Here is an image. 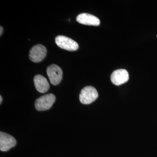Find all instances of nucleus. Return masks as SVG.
<instances>
[{
  "label": "nucleus",
  "instance_id": "39448f33",
  "mask_svg": "<svg viewBox=\"0 0 157 157\" xmlns=\"http://www.w3.org/2000/svg\"><path fill=\"white\" fill-rule=\"evenodd\" d=\"M47 51L44 45L37 44L34 45L30 51L29 58L33 62H41L46 56Z\"/></svg>",
  "mask_w": 157,
  "mask_h": 157
},
{
  "label": "nucleus",
  "instance_id": "423d86ee",
  "mask_svg": "<svg viewBox=\"0 0 157 157\" xmlns=\"http://www.w3.org/2000/svg\"><path fill=\"white\" fill-rule=\"evenodd\" d=\"M129 79V73L124 69H120L113 71L111 76V80L112 83L116 86L124 84L126 83Z\"/></svg>",
  "mask_w": 157,
  "mask_h": 157
},
{
  "label": "nucleus",
  "instance_id": "0eeeda50",
  "mask_svg": "<svg viewBox=\"0 0 157 157\" xmlns=\"http://www.w3.org/2000/svg\"><path fill=\"white\" fill-rule=\"evenodd\" d=\"M17 141L13 137L4 132L0 133V150L7 151L15 146Z\"/></svg>",
  "mask_w": 157,
  "mask_h": 157
},
{
  "label": "nucleus",
  "instance_id": "9d476101",
  "mask_svg": "<svg viewBox=\"0 0 157 157\" xmlns=\"http://www.w3.org/2000/svg\"><path fill=\"white\" fill-rule=\"evenodd\" d=\"M2 32H3V28H2V26H1V27H0V35H1V36L2 35Z\"/></svg>",
  "mask_w": 157,
  "mask_h": 157
},
{
  "label": "nucleus",
  "instance_id": "9b49d317",
  "mask_svg": "<svg viewBox=\"0 0 157 157\" xmlns=\"http://www.w3.org/2000/svg\"><path fill=\"white\" fill-rule=\"evenodd\" d=\"M2 101V96L1 95V96H0V102L1 103Z\"/></svg>",
  "mask_w": 157,
  "mask_h": 157
},
{
  "label": "nucleus",
  "instance_id": "7ed1b4c3",
  "mask_svg": "<svg viewBox=\"0 0 157 157\" xmlns=\"http://www.w3.org/2000/svg\"><path fill=\"white\" fill-rule=\"evenodd\" d=\"M55 41L56 45L63 50L73 51L77 50L78 48V45L77 42L64 36H57Z\"/></svg>",
  "mask_w": 157,
  "mask_h": 157
},
{
  "label": "nucleus",
  "instance_id": "20e7f679",
  "mask_svg": "<svg viewBox=\"0 0 157 157\" xmlns=\"http://www.w3.org/2000/svg\"><path fill=\"white\" fill-rule=\"evenodd\" d=\"M47 73L51 83L56 86L62 80L63 72L61 67L58 65L52 64L47 67Z\"/></svg>",
  "mask_w": 157,
  "mask_h": 157
},
{
  "label": "nucleus",
  "instance_id": "6e6552de",
  "mask_svg": "<svg viewBox=\"0 0 157 157\" xmlns=\"http://www.w3.org/2000/svg\"><path fill=\"white\" fill-rule=\"evenodd\" d=\"M76 21L78 23L85 25L97 26L100 25V21L97 17L86 13L78 15L76 17Z\"/></svg>",
  "mask_w": 157,
  "mask_h": 157
},
{
  "label": "nucleus",
  "instance_id": "f03ea898",
  "mask_svg": "<svg viewBox=\"0 0 157 157\" xmlns=\"http://www.w3.org/2000/svg\"><path fill=\"white\" fill-rule=\"evenodd\" d=\"M56 101V97L52 94L43 95L36 100L35 108L37 111H45L51 108Z\"/></svg>",
  "mask_w": 157,
  "mask_h": 157
},
{
  "label": "nucleus",
  "instance_id": "1a4fd4ad",
  "mask_svg": "<svg viewBox=\"0 0 157 157\" xmlns=\"http://www.w3.org/2000/svg\"><path fill=\"white\" fill-rule=\"evenodd\" d=\"M34 83L36 89L41 93H44L50 89V84L47 80L40 75L34 76Z\"/></svg>",
  "mask_w": 157,
  "mask_h": 157
},
{
  "label": "nucleus",
  "instance_id": "f257e3e1",
  "mask_svg": "<svg viewBox=\"0 0 157 157\" xmlns=\"http://www.w3.org/2000/svg\"><path fill=\"white\" fill-rule=\"evenodd\" d=\"M98 97V92L94 87L92 86H86L81 91L79 99L82 104L87 105L95 101Z\"/></svg>",
  "mask_w": 157,
  "mask_h": 157
}]
</instances>
